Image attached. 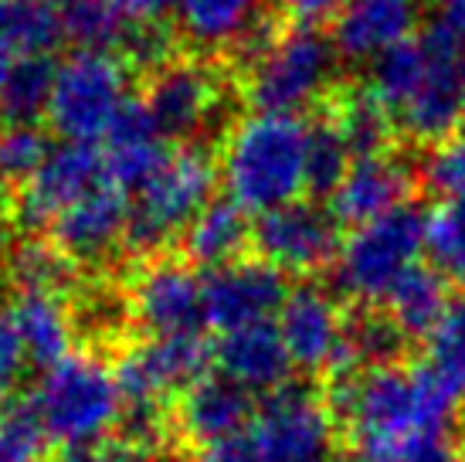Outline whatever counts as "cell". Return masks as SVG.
Masks as SVG:
<instances>
[{"label": "cell", "instance_id": "obj_1", "mask_svg": "<svg viewBox=\"0 0 465 462\" xmlns=\"http://www.w3.org/2000/svg\"><path fill=\"white\" fill-rule=\"evenodd\" d=\"M336 401L363 456L394 462L421 442L445 438L459 395L425 364L414 371L381 364L343 377Z\"/></svg>", "mask_w": 465, "mask_h": 462}, {"label": "cell", "instance_id": "obj_2", "mask_svg": "<svg viewBox=\"0 0 465 462\" xmlns=\"http://www.w3.org/2000/svg\"><path fill=\"white\" fill-rule=\"evenodd\" d=\"M465 38L435 25L374 62L371 92L391 123L425 143L449 140L465 116Z\"/></svg>", "mask_w": 465, "mask_h": 462}, {"label": "cell", "instance_id": "obj_3", "mask_svg": "<svg viewBox=\"0 0 465 462\" xmlns=\"http://www.w3.org/2000/svg\"><path fill=\"white\" fill-rule=\"evenodd\" d=\"M224 191L248 215H269L310 191V126L299 116L252 113L221 150Z\"/></svg>", "mask_w": 465, "mask_h": 462}, {"label": "cell", "instance_id": "obj_4", "mask_svg": "<svg viewBox=\"0 0 465 462\" xmlns=\"http://www.w3.org/2000/svg\"><path fill=\"white\" fill-rule=\"evenodd\" d=\"M27 411L41 425L45 438L75 449L109 438V432L123 422L126 401L119 391L116 371L105 367L99 357L75 350L41 371Z\"/></svg>", "mask_w": 465, "mask_h": 462}, {"label": "cell", "instance_id": "obj_5", "mask_svg": "<svg viewBox=\"0 0 465 462\" xmlns=\"http://www.w3.org/2000/svg\"><path fill=\"white\" fill-rule=\"evenodd\" d=\"M221 170L204 146H183L167 156V164L153 177L133 191L126 245L133 252H156L173 238H183L191 221L214 197Z\"/></svg>", "mask_w": 465, "mask_h": 462}, {"label": "cell", "instance_id": "obj_6", "mask_svg": "<svg viewBox=\"0 0 465 462\" xmlns=\"http://www.w3.org/2000/svg\"><path fill=\"white\" fill-rule=\"evenodd\" d=\"M336 45L316 27L296 25L282 35H272L248 65V103L255 105V113L299 116L323 99L336 75Z\"/></svg>", "mask_w": 465, "mask_h": 462}, {"label": "cell", "instance_id": "obj_7", "mask_svg": "<svg viewBox=\"0 0 465 462\" xmlns=\"http://www.w3.org/2000/svg\"><path fill=\"white\" fill-rule=\"evenodd\" d=\"M428 218L404 205L350 231L336 252V286L357 303H384L425 252Z\"/></svg>", "mask_w": 465, "mask_h": 462}, {"label": "cell", "instance_id": "obj_8", "mask_svg": "<svg viewBox=\"0 0 465 462\" xmlns=\"http://www.w3.org/2000/svg\"><path fill=\"white\" fill-rule=\"evenodd\" d=\"M130 75L113 52L78 48L54 65L52 126L68 143H103L130 105Z\"/></svg>", "mask_w": 465, "mask_h": 462}, {"label": "cell", "instance_id": "obj_9", "mask_svg": "<svg viewBox=\"0 0 465 462\" xmlns=\"http://www.w3.org/2000/svg\"><path fill=\"white\" fill-rule=\"evenodd\" d=\"M248 442L259 462H333V408L312 387L285 385L262 401Z\"/></svg>", "mask_w": 465, "mask_h": 462}, {"label": "cell", "instance_id": "obj_10", "mask_svg": "<svg viewBox=\"0 0 465 462\" xmlns=\"http://www.w3.org/2000/svg\"><path fill=\"white\" fill-rule=\"evenodd\" d=\"M143 109L167 140H194L218 123L224 109L221 78L197 62L156 65Z\"/></svg>", "mask_w": 465, "mask_h": 462}, {"label": "cell", "instance_id": "obj_11", "mask_svg": "<svg viewBox=\"0 0 465 462\" xmlns=\"http://www.w3.org/2000/svg\"><path fill=\"white\" fill-rule=\"evenodd\" d=\"M211 357L201 334L187 336H150L143 346L126 350L116 364V381L126 408L136 405H160L173 391L204 377V364Z\"/></svg>", "mask_w": 465, "mask_h": 462}, {"label": "cell", "instance_id": "obj_12", "mask_svg": "<svg viewBox=\"0 0 465 462\" xmlns=\"http://www.w3.org/2000/svg\"><path fill=\"white\" fill-rule=\"evenodd\" d=\"M133 320L150 336H187L197 334L204 316V279L187 262L156 258L130 289Z\"/></svg>", "mask_w": 465, "mask_h": 462}, {"label": "cell", "instance_id": "obj_13", "mask_svg": "<svg viewBox=\"0 0 465 462\" xmlns=\"http://www.w3.org/2000/svg\"><path fill=\"white\" fill-rule=\"evenodd\" d=\"M275 326L296 371H340L350 323L343 320L333 296L320 286H299L285 296Z\"/></svg>", "mask_w": 465, "mask_h": 462}, {"label": "cell", "instance_id": "obj_14", "mask_svg": "<svg viewBox=\"0 0 465 462\" xmlns=\"http://www.w3.org/2000/svg\"><path fill=\"white\" fill-rule=\"evenodd\" d=\"M255 248L262 258L279 272H316L340 252L333 211H323L306 201H292L285 207H275L269 215H259Z\"/></svg>", "mask_w": 465, "mask_h": 462}, {"label": "cell", "instance_id": "obj_15", "mask_svg": "<svg viewBox=\"0 0 465 462\" xmlns=\"http://www.w3.org/2000/svg\"><path fill=\"white\" fill-rule=\"evenodd\" d=\"M282 272L265 258L248 262L238 258L232 266H221L204 279V316L221 334L242 330L252 323H265L285 303Z\"/></svg>", "mask_w": 465, "mask_h": 462}, {"label": "cell", "instance_id": "obj_16", "mask_svg": "<svg viewBox=\"0 0 465 462\" xmlns=\"http://www.w3.org/2000/svg\"><path fill=\"white\" fill-rule=\"evenodd\" d=\"M103 180H109V174H105V156L99 146L68 140L58 143L45 156L38 174L25 184L17 215L25 225H52L65 207H72Z\"/></svg>", "mask_w": 465, "mask_h": 462}, {"label": "cell", "instance_id": "obj_17", "mask_svg": "<svg viewBox=\"0 0 465 462\" xmlns=\"http://www.w3.org/2000/svg\"><path fill=\"white\" fill-rule=\"evenodd\" d=\"M126 228H130V201L113 180L92 187L48 225L52 245L68 262H103L126 242Z\"/></svg>", "mask_w": 465, "mask_h": 462}, {"label": "cell", "instance_id": "obj_18", "mask_svg": "<svg viewBox=\"0 0 465 462\" xmlns=\"http://www.w3.org/2000/svg\"><path fill=\"white\" fill-rule=\"evenodd\" d=\"M421 0H350L336 14L333 45L350 62H381L414 38Z\"/></svg>", "mask_w": 465, "mask_h": 462}, {"label": "cell", "instance_id": "obj_19", "mask_svg": "<svg viewBox=\"0 0 465 462\" xmlns=\"http://www.w3.org/2000/svg\"><path fill=\"white\" fill-rule=\"evenodd\" d=\"M411 194V170L404 160L391 154H363L357 156L343 180L330 194L333 201V218L347 221L353 228H361L367 221H377L404 207Z\"/></svg>", "mask_w": 465, "mask_h": 462}, {"label": "cell", "instance_id": "obj_20", "mask_svg": "<svg viewBox=\"0 0 465 462\" xmlns=\"http://www.w3.org/2000/svg\"><path fill=\"white\" fill-rule=\"evenodd\" d=\"M177 25L201 52L245 48L252 58L272 41L265 27V0H181Z\"/></svg>", "mask_w": 465, "mask_h": 462}, {"label": "cell", "instance_id": "obj_21", "mask_svg": "<svg viewBox=\"0 0 465 462\" xmlns=\"http://www.w3.org/2000/svg\"><path fill=\"white\" fill-rule=\"evenodd\" d=\"M248 418H252V395L224 374H211V377L194 381L177 405L181 432L201 449L238 438Z\"/></svg>", "mask_w": 465, "mask_h": 462}, {"label": "cell", "instance_id": "obj_22", "mask_svg": "<svg viewBox=\"0 0 465 462\" xmlns=\"http://www.w3.org/2000/svg\"><path fill=\"white\" fill-rule=\"evenodd\" d=\"M214 357H218L221 374L245 387L248 395L252 391H265V395L279 391L285 387V377L292 371V360L279 336V326L269 320L242 326V330H228L221 336Z\"/></svg>", "mask_w": 465, "mask_h": 462}, {"label": "cell", "instance_id": "obj_23", "mask_svg": "<svg viewBox=\"0 0 465 462\" xmlns=\"http://www.w3.org/2000/svg\"><path fill=\"white\" fill-rule=\"evenodd\" d=\"M103 156L105 174L113 184H119L123 191H140L143 184L167 164L170 150L167 136L153 126L143 103H130L103 140Z\"/></svg>", "mask_w": 465, "mask_h": 462}, {"label": "cell", "instance_id": "obj_24", "mask_svg": "<svg viewBox=\"0 0 465 462\" xmlns=\"http://www.w3.org/2000/svg\"><path fill=\"white\" fill-rule=\"evenodd\" d=\"M11 320L17 326V336L25 344V354L31 364L52 367L58 360H65L75 340L72 313L62 303L58 293H17L11 306Z\"/></svg>", "mask_w": 465, "mask_h": 462}, {"label": "cell", "instance_id": "obj_25", "mask_svg": "<svg viewBox=\"0 0 465 462\" xmlns=\"http://www.w3.org/2000/svg\"><path fill=\"white\" fill-rule=\"evenodd\" d=\"M255 228L248 225V211L228 201H211V205L191 221V228L183 231V248L191 262L207 266V269H221L238 262L242 248L252 242Z\"/></svg>", "mask_w": 465, "mask_h": 462}, {"label": "cell", "instance_id": "obj_26", "mask_svg": "<svg viewBox=\"0 0 465 462\" xmlns=\"http://www.w3.org/2000/svg\"><path fill=\"white\" fill-rule=\"evenodd\" d=\"M388 303V320L401 336H428L441 320V313L449 309V296H445V279L435 269L414 266L404 279H401Z\"/></svg>", "mask_w": 465, "mask_h": 462}, {"label": "cell", "instance_id": "obj_27", "mask_svg": "<svg viewBox=\"0 0 465 462\" xmlns=\"http://www.w3.org/2000/svg\"><path fill=\"white\" fill-rule=\"evenodd\" d=\"M58 11L65 38L92 52H113L116 45H126L136 27L126 0H62Z\"/></svg>", "mask_w": 465, "mask_h": 462}, {"label": "cell", "instance_id": "obj_28", "mask_svg": "<svg viewBox=\"0 0 465 462\" xmlns=\"http://www.w3.org/2000/svg\"><path fill=\"white\" fill-rule=\"evenodd\" d=\"M58 38H65V25L52 0H0V41L11 52L45 55Z\"/></svg>", "mask_w": 465, "mask_h": 462}, {"label": "cell", "instance_id": "obj_29", "mask_svg": "<svg viewBox=\"0 0 465 462\" xmlns=\"http://www.w3.org/2000/svg\"><path fill=\"white\" fill-rule=\"evenodd\" d=\"M54 89V65L45 55H25L14 65L7 85L0 92V119L7 123H35L48 113Z\"/></svg>", "mask_w": 465, "mask_h": 462}, {"label": "cell", "instance_id": "obj_30", "mask_svg": "<svg viewBox=\"0 0 465 462\" xmlns=\"http://www.w3.org/2000/svg\"><path fill=\"white\" fill-rule=\"evenodd\" d=\"M425 367L455 395H465V296L452 299L435 330L425 336Z\"/></svg>", "mask_w": 465, "mask_h": 462}, {"label": "cell", "instance_id": "obj_31", "mask_svg": "<svg viewBox=\"0 0 465 462\" xmlns=\"http://www.w3.org/2000/svg\"><path fill=\"white\" fill-rule=\"evenodd\" d=\"M425 252L441 279L465 286V201H439L428 215Z\"/></svg>", "mask_w": 465, "mask_h": 462}, {"label": "cell", "instance_id": "obj_32", "mask_svg": "<svg viewBox=\"0 0 465 462\" xmlns=\"http://www.w3.org/2000/svg\"><path fill=\"white\" fill-rule=\"evenodd\" d=\"M336 129L343 133V140L350 143V150L357 156L363 154H381L384 143H388V126L391 116L388 109L377 103L374 92H357V95H347L340 109L333 116Z\"/></svg>", "mask_w": 465, "mask_h": 462}, {"label": "cell", "instance_id": "obj_33", "mask_svg": "<svg viewBox=\"0 0 465 462\" xmlns=\"http://www.w3.org/2000/svg\"><path fill=\"white\" fill-rule=\"evenodd\" d=\"M52 143L45 140L35 123H7L0 119V184H21L38 174Z\"/></svg>", "mask_w": 465, "mask_h": 462}, {"label": "cell", "instance_id": "obj_34", "mask_svg": "<svg viewBox=\"0 0 465 462\" xmlns=\"http://www.w3.org/2000/svg\"><path fill=\"white\" fill-rule=\"evenodd\" d=\"M11 276L21 293H62L72 266L52 242H21L11 256Z\"/></svg>", "mask_w": 465, "mask_h": 462}, {"label": "cell", "instance_id": "obj_35", "mask_svg": "<svg viewBox=\"0 0 465 462\" xmlns=\"http://www.w3.org/2000/svg\"><path fill=\"white\" fill-rule=\"evenodd\" d=\"M353 160L357 154L350 150V143L343 140L333 119L310 126V191L333 194Z\"/></svg>", "mask_w": 465, "mask_h": 462}, {"label": "cell", "instance_id": "obj_36", "mask_svg": "<svg viewBox=\"0 0 465 462\" xmlns=\"http://www.w3.org/2000/svg\"><path fill=\"white\" fill-rule=\"evenodd\" d=\"M425 180L441 201H465V133L441 140L428 154Z\"/></svg>", "mask_w": 465, "mask_h": 462}, {"label": "cell", "instance_id": "obj_37", "mask_svg": "<svg viewBox=\"0 0 465 462\" xmlns=\"http://www.w3.org/2000/svg\"><path fill=\"white\" fill-rule=\"evenodd\" d=\"M0 462H45V432L25 408H0Z\"/></svg>", "mask_w": 465, "mask_h": 462}, {"label": "cell", "instance_id": "obj_38", "mask_svg": "<svg viewBox=\"0 0 465 462\" xmlns=\"http://www.w3.org/2000/svg\"><path fill=\"white\" fill-rule=\"evenodd\" d=\"M58 462H160L153 446H143L136 438H99L89 446L65 449Z\"/></svg>", "mask_w": 465, "mask_h": 462}, {"label": "cell", "instance_id": "obj_39", "mask_svg": "<svg viewBox=\"0 0 465 462\" xmlns=\"http://www.w3.org/2000/svg\"><path fill=\"white\" fill-rule=\"evenodd\" d=\"M27 354L11 320V309H0V405L11 398L21 374H25Z\"/></svg>", "mask_w": 465, "mask_h": 462}, {"label": "cell", "instance_id": "obj_40", "mask_svg": "<svg viewBox=\"0 0 465 462\" xmlns=\"http://www.w3.org/2000/svg\"><path fill=\"white\" fill-rule=\"evenodd\" d=\"M285 11L296 17V25H320L326 17H336V14L347 7L350 0H282Z\"/></svg>", "mask_w": 465, "mask_h": 462}, {"label": "cell", "instance_id": "obj_41", "mask_svg": "<svg viewBox=\"0 0 465 462\" xmlns=\"http://www.w3.org/2000/svg\"><path fill=\"white\" fill-rule=\"evenodd\" d=\"M191 462H259V456H255V449H252V442L232 438V442H218V446L197 449Z\"/></svg>", "mask_w": 465, "mask_h": 462}, {"label": "cell", "instance_id": "obj_42", "mask_svg": "<svg viewBox=\"0 0 465 462\" xmlns=\"http://www.w3.org/2000/svg\"><path fill=\"white\" fill-rule=\"evenodd\" d=\"M177 4H181V0H126L130 17L136 27H160L163 17L177 14Z\"/></svg>", "mask_w": 465, "mask_h": 462}, {"label": "cell", "instance_id": "obj_43", "mask_svg": "<svg viewBox=\"0 0 465 462\" xmlns=\"http://www.w3.org/2000/svg\"><path fill=\"white\" fill-rule=\"evenodd\" d=\"M394 462H465L459 452L445 442V438H435V442H421V446H414L411 452H404L401 459Z\"/></svg>", "mask_w": 465, "mask_h": 462}, {"label": "cell", "instance_id": "obj_44", "mask_svg": "<svg viewBox=\"0 0 465 462\" xmlns=\"http://www.w3.org/2000/svg\"><path fill=\"white\" fill-rule=\"evenodd\" d=\"M439 25L465 38V0H439Z\"/></svg>", "mask_w": 465, "mask_h": 462}, {"label": "cell", "instance_id": "obj_45", "mask_svg": "<svg viewBox=\"0 0 465 462\" xmlns=\"http://www.w3.org/2000/svg\"><path fill=\"white\" fill-rule=\"evenodd\" d=\"M14 65H17V58H14V52L0 41V92H4V85H7V78H11Z\"/></svg>", "mask_w": 465, "mask_h": 462}, {"label": "cell", "instance_id": "obj_46", "mask_svg": "<svg viewBox=\"0 0 465 462\" xmlns=\"http://www.w3.org/2000/svg\"><path fill=\"white\" fill-rule=\"evenodd\" d=\"M333 462H381V459H371V456L357 452V456H343V459H333Z\"/></svg>", "mask_w": 465, "mask_h": 462}, {"label": "cell", "instance_id": "obj_47", "mask_svg": "<svg viewBox=\"0 0 465 462\" xmlns=\"http://www.w3.org/2000/svg\"><path fill=\"white\" fill-rule=\"evenodd\" d=\"M462 85H465V68H462Z\"/></svg>", "mask_w": 465, "mask_h": 462}]
</instances>
